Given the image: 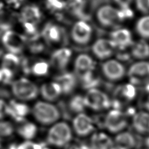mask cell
Listing matches in <instances>:
<instances>
[{
  "label": "cell",
  "mask_w": 149,
  "mask_h": 149,
  "mask_svg": "<svg viewBox=\"0 0 149 149\" xmlns=\"http://www.w3.org/2000/svg\"><path fill=\"white\" fill-rule=\"evenodd\" d=\"M73 139V129L67 122H57L52 125L47 135V142L58 148H65Z\"/></svg>",
  "instance_id": "cell-1"
},
{
  "label": "cell",
  "mask_w": 149,
  "mask_h": 149,
  "mask_svg": "<svg viewBox=\"0 0 149 149\" xmlns=\"http://www.w3.org/2000/svg\"><path fill=\"white\" fill-rule=\"evenodd\" d=\"M33 118L41 125L50 126L58 121L61 117L58 106L48 101H38L31 109Z\"/></svg>",
  "instance_id": "cell-2"
},
{
  "label": "cell",
  "mask_w": 149,
  "mask_h": 149,
  "mask_svg": "<svg viewBox=\"0 0 149 149\" xmlns=\"http://www.w3.org/2000/svg\"><path fill=\"white\" fill-rule=\"evenodd\" d=\"M130 112L113 108L104 117V127L113 134H118L124 131L128 124Z\"/></svg>",
  "instance_id": "cell-3"
},
{
  "label": "cell",
  "mask_w": 149,
  "mask_h": 149,
  "mask_svg": "<svg viewBox=\"0 0 149 149\" xmlns=\"http://www.w3.org/2000/svg\"><path fill=\"white\" fill-rule=\"evenodd\" d=\"M11 89L16 99L22 102L36 99L39 93L38 87L26 78H20L13 82Z\"/></svg>",
  "instance_id": "cell-4"
},
{
  "label": "cell",
  "mask_w": 149,
  "mask_h": 149,
  "mask_svg": "<svg viewBox=\"0 0 149 149\" xmlns=\"http://www.w3.org/2000/svg\"><path fill=\"white\" fill-rule=\"evenodd\" d=\"M87 108L95 112L106 110L112 106L111 99L105 93L97 88L88 90L84 95Z\"/></svg>",
  "instance_id": "cell-5"
},
{
  "label": "cell",
  "mask_w": 149,
  "mask_h": 149,
  "mask_svg": "<svg viewBox=\"0 0 149 149\" xmlns=\"http://www.w3.org/2000/svg\"><path fill=\"white\" fill-rule=\"evenodd\" d=\"M97 18L101 25L106 27L118 26L126 21L122 10L109 5H103L98 9Z\"/></svg>",
  "instance_id": "cell-6"
},
{
  "label": "cell",
  "mask_w": 149,
  "mask_h": 149,
  "mask_svg": "<svg viewBox=\"0 0 149 149\" xmlns=\"http://www.w3.org/2000/svg\"><path fill=\"white\" fill-rule=\"evenodd\" d=\"M137 95V90L134 84H126L119 86L115 89L113 99L111 100L112 107L122 110L123 106L128 105L135 99Z\"/></svg>",
  "instance_id": "cell-7"
},
{
  "label": "cell",
  "mask_w": 149,
  "mask_h": 149,
  "mask_svg": "<svg viewBox=\"0 0 149 149\" xmlns=\"http://www.w3.org/2000/svg\"><path fill=\"white\" fill-rule=\"evenodd\" d=\"M95 125L93 118L84 112L76 114L72 120V129L79 137H87L94 131Z\"/></svg>",
  "instance_id": "cell-8"
},
{
  "label": "cell",
  "mask_w": 149,
  "mask_h": 149,
  "mask_svg": "<svg viewBox=\"0 0 149 149\" xmlns=\"http://www.w3.org/2000/svg\"><path fill=\"white\" fill-rule=\"evenodd\" d=\"M127 76L134 86L148 82L149 62L141 60L133 64L127 70Z\"/></svg>",
  "instance_id": "cell-9"
},
{
  "label": "cell",
  "mask_w": 149,
  "mask_h": 149,
  "mask_svg": "<svg viewBox=\"0 0 149 149\" xmlns=\"http://www.w3.org/2000/svg\"><path fill=\"white\" fill-rule=\"evenodd\" d=\"M4 46L10 53L17 54L20 53L26 43V38L22 34L13 30H7L2 36Z\"/></svg>",
  "instance_id": "cell-10"
},
{
  "label": "cell",
  "mask_w": 149,
  "mask_h": 149,
  "mask_svg": "<svg viewBox=\"0 0 149 149\" xmlns=\"http://www.w3.org/2000/svg\"><path fill=\"white\" fill-rule=\"evenodd\" d=\"M102 72L104 76L111 81L121 79L126 74V68L118 60L111 59L102 65Z\"/></svg>",
  "instance_id": "cell-11"
},
{
  "label": "cell",
  "mask_w": 149,
  "mask_h": 149,
  "mask_svg": "<svg viewBox=\"0 0 149 149\" xmlns=\"http://www.w3.org/2000/svg\"><path fill=\"white\" fill-rule=\"evenodd\" d=\"M30 110V107L22 101L11 100L8 103L7 116L17 124L26 119Z\"/></svg>",
  "instance_id": "cell-12"
},
{
  "label": "cell",
  "mask_w": 149,
  "mask_h": 149,
  "mask_svg": "<svg viewBox=\"0 0 149 149\" xmlns=\"http://www.w3.org/2000/svg\"><path fill=\"white\" fill-rule=\"evenodd\" d=\"M110 39L113 42L116 48L120 51L131 47L133 41L132 34L127 28H118L111 34Z\"/></svg>",
  "instance_id": "cell-13"
},
{
  "label": "cell",
  "mask_w": 149,
  "mask_h": 149,
  "mask_svg": "<svg viewBox=\"0 0 149 149\" xmlns=\"http://www.w3.org/2000/svg\"><path fill=\"white\" fill-rule=\"evenodd\" d=\"M92 30L90 26L83 20L75 23L71 30V37L75 43L79 45L88 44L92 37Z\"/></svg>",
  "instance_id": "cell-14"
},
{
  "label": "cell",
  "mask_w": 149,
  "mask_h": 149,
  "mask_svg": "<svg viewBox=\"0 0 149 149\" xmlns=\"http://www.w3.org/2000/svg\"><path fill=\"white\" fill-rule=\"evenodd\" d=\"M116 49L115 46L110 39H100L92 46V51L100 59L110 57Z\"/></svg>",
  "instance_id": "cell-15"
},
{
  "label": "cell",
  "mask_w": 149,
  "mask_h": 149,
  "mask_svg": "<svg viewBox=\"0 0 149 149\" xmlns=\"http://www.w3.org/2000/svg\"><path fill=\"white\" fill-rule=\"evenodd\" d=\"M94 68L95 62L89 55L81 54L76 58L74 63V69L76 75L79 79L87 74L92 72Z\"/></svg>",
  "instance_id": "cell-16"
},
{
  "label": "cell",
  "mask_w": 149,
  "mask_h": 149,
  "mask_svg": "<svg viewBox=\"0 0 149 149\" xmlns=\"http://www.w3.org/2000/svg\"><path fill=\"white\" fill-rule=\"evenodd\" d=\"M42 97L48 102H53L59 99L63 94L62 88L56 82L42 84L39 90Z\"/></svg>",
  "instance_id": "cell-17"
},
{
  "label": "cell",
  "mask_w": 149,
  "mask_h": 149,
  "mask_svg": "<svg viewBox=\"0 0 149 149\" xmlns=\"http://www.w3.org/2000/svg\"><path fill=\"white\" fill-rule=\"evenodd\" d=\"M90 145L92 149H112L114 143L106 133L100 131L92 134Z\"/></svg>",
  "instance_id": "cell-18"
},
{
  "label": "cell",
  "mask_w": 149,
  "mask_h": 149,
  "mask_svg": "<svg viewBox=\"0 0 149 149\" xmlns=\"http://www.w3.org/2000/svg\"><path fill=\"white\" fill-rule=\"evenodd\" d=\"M18 124L16 131L18 135L25 141H32L38 134V127L33 122L25 119Z\"/></svg>",
  "instance_id": "cell-19"
},
{
  "label": "cell",
  "mask_w": 149,
  "mask_h": 149,
  "mask_svg": "<svg viewBox=\"0 0 149 149\" xmlns=\"http://www.w3.org/2000/svg\"><path fill=\"white\" fill-rule=\"evenodd\" d=\"M72 55L70 49L62 48L53 53L51 57V64L56 68L63 70L68 66Z\"/></svg>",
  "instance_id": "cell-20"
},
{
  "label": "cell",
  "mask_w": 149,
  "mask_h": 149,
  "mask_svg": "<svg viewBox=\"0 0 149 149\" xmlns=\"http://www.w3.org/2000/svg\"><path fill=\"white\" fill-rule=\"evenodd\" d=\"M132 124L135 131L142 134H149V112L140 111L133 116Z\"/></svg>",
  "instance_id": "cell-21"
},
{
  "label": "cell",
  "mask_w": 149,
  "mask_h": 149,
  "mask_svg": "<svg viewBox=\"0 0 149 149\" xmlns=\"http://www.w3.org/2000/svg\"><path fill=\"white\" fill-rule=\"evenodd\" d=\"M56 82L61 87L63 94L69 95L75 89L77 86V78L73 74L66 72L60 74L56 78Z\"/></svg>",
  "instance_id": "cell-22"
},
{
  "label": "cell",
  "mask_w": 149,
  "mask_h": 149,
  "mask_svg": "<svg viewBox=\"0 0 149 149\" xmlns=\"http://www.w3.org/2000/svg\"><path fill=\"white\" fill-rule=\"evenodd\" d=\"M114 145L122 149H133L137 144V141L132 133L123 131L116 135L114 140Z\"/></svg>",
  "instance_id": "cell-23"
},
{
  "label": "cell",
  "mask_w": 149,
  "mask_h": 149,
  "mask_svg": "<svg viewBox=\"0 0 149 149\" xmlns=\"http://www.w3.org/2000/svg\"><path fill=\"white\" fill-rule=\"evenodd\" d=\"M86 5V0H68L65 2L66 9L71 14L83 20L88 18L84 12Z\"/></svg>",
  "instance_id": "cell-24"
},
{
  "label": "cell",
  "mask_w": 149,
  "mask_h": 149,
  "mask_svg": "<svg viewBox=\"0 0 149 149\" xmlns=\"http://www.w3.org/2000/svg\"><path fill=\"white\" fill-rule=\"evenodd\" d=\"M130 48V53L133 57L139 60L149 57V44L145 39L134 42Z\"/></svg>",
  "instance_id": "cell-25"
},
{
  "label": "cell",
  "mask_w": 149,
  "mask_h": 149,
  "mask_svg": "<svg viewBox=\"0 0 149 149\" xmlns=\"http://www.w3.org/2000/svg\"><path fill=\"white\" fill-rule=\"evenodd\" d=\"M21 19L22 22L36 24L41 18V12L36 5H28L22 9L21 12Z\"/></svg>",
  "instance_id": "cell-26"
},
{
  "label": "cell",
  "mask_w": 149,
  "mask_h": 149,
  "mask_svg": "<svg viewBox=\"0 0 149 149\" xmlns=\"http://www.w3.org/2000/svg\"><path fill=\"white\" fill-rule=\"evenodd\" d=\"M42 31L45 39L50 43H59L63 38V30L57 25L48 24Z\"/></svg>",
  "instance_id": "cell-27"
},
{
  "label": "cell",
  "mask_w": 149,
  "mask_h": 149,
  "mask_svg": "<svg viewBox=\"0 0 149 149\" xmlns=\"http://www.w3.org/2000/svg\"><path fill=\"white\" fill-rule=\"evenodd\" d=\"M68 106L71 113L76 114L84 112V110L87 108L85 103L84 97L80 95H74L68 103Z\"/></svg>",
  "instance_id": "cell-28"
},
{
  "label": "cell",
  "mask_w": 149,
  "mask_h": 149,
  "mask_svg": "<svg viewBox=\"0 0 149 149\" xmlns=\"http://www.w3.org/2000/svg\"><path fill=\"white\" fill-rule=\"evenodd\" d=\"M20 65V60L15 54L8 53L5 55L2 60V68L12 72L13 74L17 71L18 66Z\"/></svg>",
  "instance_id": "cell-29"
},
{
  "label": "cell",
  "mask_w": 149,
  "mask_h": 149,
  "mask_svg": "<svg viewBox=\"0 0 149 149\" xmlns=\"http://www.w3.org/2000/svg\"><path fill=\"white\" fill-rule=\"evenodd\" d=\"M137 34L143 39H149V15L140 18L135 26Z\"/></svg>",
  "instance_id": "cell-30"
},
{
  "label": "cell",
  "mask_w": 149,
  "mask_h": 149,
  "mask_svg": "<svg viewBox=\"0 0 149 149\" xmlns=\"http://www.w3.org/2000/svg\"><path fill=\"white\" fill-rule=\"evenodd\" d=\"M15 127L11 122L0 120V138L10 137L15 131Z\"/></svg>",
  "instance_id": "cell-31"
},
{
  "label": "cell",
  "mask_w": 149,
  "mask_h": 149,
  "mask_svg": "<svg viewBox=\"0 0 149 149\" xmlns=\"http://www.w3.org/2000/svg\"><path fill=\"white\" fill-rule=\"evenodd\" d=\"M49 64L45 61H39L31 66V71L33 74L37 76H43L49 72Z\"/></svg>",
  "instance_id": "cell-32"
},
{
  "label": "cell",
  "mask_w": 149,
  "mask_h": 149,
  "mask_svg": "<svg viewBox=\"0 0 149 149\" xmlns=\"http://www.w3.org/2000/svg\"><path fill=\"white\" fill-rule=\"evenodd\" d=\"M47 145L44 143H36L33 141H24L18 144L17 149H43Z\"/></svg>",
  "instance_id": "cell-33"
},
{
  "label": "cell",
  "mask_w": 149,
  "mask_h": 149,
  "mask_svg": "<svg viewBox=\"0 0 149 149\" xmlns=\"http://www.w3.org/2000/svg\"><path fill=\"white\" fill-rule=\"evenodd\" d=\"M47 6L53 11H60L65 8V2L63 0H47Z\"/></svg>",
  "instance_id": "cell-34"
},
{
  "label": "cell",
  "mask_w": 149,
  "mask_h": 149,
  "mask_svg": "<svg viewBox=\"0 0 149 149\" xmlns=\"http://www.w3.org/2000/svg\"><path fill=\"white\" fill-rule=\"evenodd\" d=\"M135 6L142 13H149V0H135Z\"/></svg>",
  "instance_id": "cell-35"
},
{
  "label": "cell",
  "mask_w": 149,
  "mask_h": 149,
  "mask_svg": "<svg viewBox=\"0 0 149 149\" xmlns=\"http://www.w3.org/2000/svg\"><path fill=\"white\" fill-rule=\"evenodd\" d=\"M8 103L3 99H0V120L4 119L7 116Z\"/></svg>",
  "instance_id": "cell-36"
},
{
  "label": "cell",
  "mask_w": 149,
  "mask_h": 149,
  "mask_svg": "<svg viewBox=\"0 0 149 149\" xmlns=\"http://www.w3.org/2000/svg\"><path fill=\"white\" fill-rule=\"evenodd\" d=\"M116 4L118 5L120 8L130 7L133 0H114Z\"/></svg>",
  "instance_id": "cell-37"
},
{
  "label": "cell",
  "mask_w": 149,
  "mask_h": 149,
  "mask_svg": "<svg viewBox=\"0 0 149 149\" xmlns=\"http://www.w3.org/2000/svg\"><path fill=\"white\" fill-rule=\"evenodd\" d=\"M75 149H92L90 145L86 144H81L79 145H75Z\"/></svg>",
  "instance_id": "cell-38"
},
{
  "label": "cell",
  "mask_w": 149,
  "mask_h": 149,
  "mask_svg": "<svg viewBox=\"0 0 149 149\" xmlns=\"http://www.w3.org/2000/svg\"><path fill=\"white\" fill-rule=\"evenodd\" d=\"M145 107L146 108V110H147V112H149V95L147 98V101H145Z\"/></svg>",
  "instance_id": "cell-39"
},
{
  "label": "cell",
  "mask_w": 149,
  "mask_h": 149,
  "mask_svg": "<svg viewBox=\"0 0 149 149\" xmlns=\"http://www.w3.org/2000/svg\"><path fill=\"white\" fill-rule=\"evenodd\" d=\"M145 144H146V146H147V147L148 149H149V136L146 139V141H145Z\"/></svg>",
  "instance_id": "cell-40"
},
{
  "label": "cell",
  "mask_w": 149,
  "mask_h": 149,
  "mask_svg": "<svg viewBox=\"0 0 149 149\" xmlns=\"http://www.w3.org/2000/svg\"><path fill=\"white\" fill-rule=\"evenodd\" d=\"M0 149H7V147L5 148L2 145V143H1V138H0Z\"/></svg>",
  "instance_id": "cell-41"
},
{
  "label": "cell",
  "mask_w": 149,
  "mask_h": 149,
  "mask_svg": "<svg viewBox=\"0 0 149 149\" xmlns=\"http://www.w3.org/2000/svg\"><path fill=\"white\" fill-rule=\"evenodd\" d=\"M112 149H122V148H119V147H116V146H115V145H114L113 147L112 148Z\"/></svg>",
  "instance_id": "cell-42"
},
{
  "label": "cell",
  "mask_w": 149,
  "mask_h": 149,
  "mask_svg": "<svg viewBox=\"0 0 149 149\" xmlns=\"http://www.w3.org/2000/svg\"><path fill=\"white\" fill-rule=\"evenodd\" d=\"M43 149H51V148H49V147H48L47 145H46V146H45V147L43 148Z\"/></svg>",
  "instance_id": "cell-43"
},
{
  "label": "cell",
  "mask_w": 149,
  "mask_h": 149,
  "mask_svg": "<svg viewBox=\"0 0 149 149\" xmlns=\"http://www.w3.org/2000/svg\"><path fill=\"white\" fill-rule=\"evenodd\" d=\"M143 149H148V148H143Z\"/></svg>",
  "instance_id": "cell-44"
}]
</instances>
